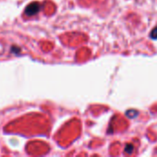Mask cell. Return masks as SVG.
<instances>
[{
  "label": "cell",
  "instance_id": "cell-1",
  "mask_svg": "<svg viewBox=\"0 0 157 157\" xmlns=\"http://www.w3.org/2000/svg\"><path fill=\"white\" fill-rule=\"evenodd\" d=\"M40 8V4L37 3V2H33V3H31L30 5H29V6L26 7L25 13H26L28 16H33V15H35L36 13L39 12Z\"/></svg>",
  "mask_w": 157,
  "mask_h": 157
},
{
  "label": "cell",
  "instance_id": "cell-2",
  "mask_svg": "<svg viewBox=\"0 0 157 157\" xmlns=\"http://www.w3.org/2000/svg\"><path fill=\"white\" fill-rule=\"evenodd\" d=\"M151 37H152L153 39H156V38H157V28H156V29H155L153 30V32H152V35H151Z\"/></svg>",
  "mask_w": 157,
  "mask_h": 157
}]
</instances>
